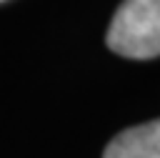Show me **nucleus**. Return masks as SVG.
Wrapping results in <instances>:
<instances>
[{
	"label": "nucleus",
	"mask_w": 160,
	"mask_h": 158,
	"mask_svg": "<svg viewBox=\"0 0 160 158\" xmlns=\"http://www.w3.org/2000/svg\"><path fill=\"white\" fill-rule=\"evenodd\" d=\"M105 43L112 53L132 60L160 55V0H122L115 10Z\"/></svg>",
	"instance_id": "nucleus-1"
},
{
	"label": "nucleus",
	"mask_w": 160,
	"mask_h": 158,
	"mask_svg": "<svg viewBox=\"0 0 160 158\" xmlns=\"http://www.w3.org/2000/svg\"><path fill=\"white\" fill-rule=\"evenodd\" d=\"M102 158H160V118L118 133Z\"/></svg>",
	"instance_id": "nucleus-2"
},
{
	"label": "nucleus",
	"mask_w": 160,
	"mask_h": 158,
	"mask_svg": "<svg viewBox=\"0 0 160 158\" xmlns=\"http://www.w3.org/2000/svg\"><path fill=\"white\" fill-rule=\"evenodd\" d=\"M0 3H2V0H0Z\"/></svg>",
	"instance_id": "nucleus-3"
}]
</instances>
